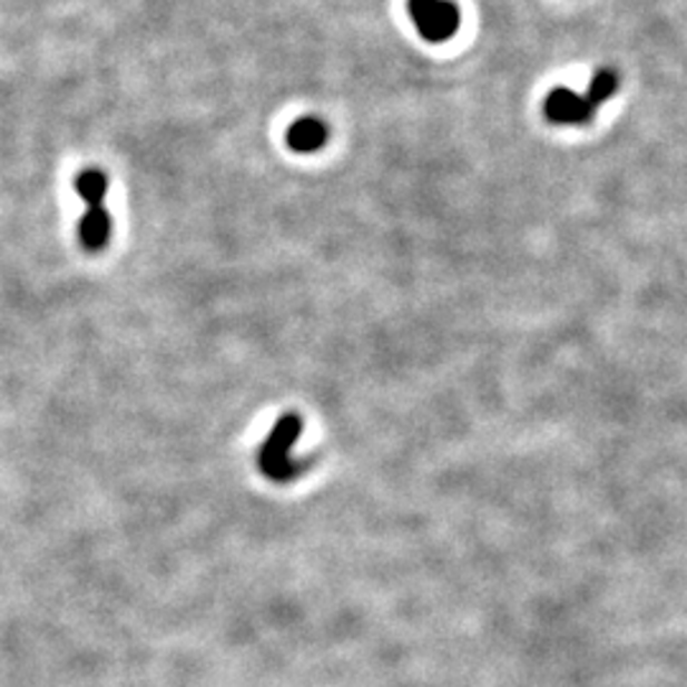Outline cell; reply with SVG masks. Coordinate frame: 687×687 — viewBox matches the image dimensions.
I'll return each mask as SVG.
<instances>
[{"mask_svg":"<svg viewBox=\"0 0 687 687\" xmlns=\"http://www.w3.org/2000/svg\"><path fill=\"white\" fill-rule=\"evenodd\" d=\"M326 140L328 128L324 120L318 118H301L285 133V143H288V148L296 150V154H316V150L326 146Z\"/></svg>","mask_w":687,"mask_h":687,"instance_id":"5","label":"cell"},{"mask_svg":"<svg viewBox=\"0 0 687 687\" xmlns=\"http://www.w3.org/2000/svg\"><path fill=\"white\" fill-rule=\"evenodd\" d=\"M112 235V217L110 212L105 209V204H97V207H87V214L79 222V243L89 253H100L107 247Z\"/></svg>","mask_w":687,"mask_h":687,"instance_id":"4","label":"cell"},{"mask_svg":"<svg viewBox=\"0 0 687 687\" xmlns=\"http://www.w3.org/2000/svg\"><path fill=\"white\" fill-rule=\"evenodd\" d=\"M107 186H110V178L102 171V168H85L75 178V189L82 196L87 207H97V204H105Z\"/></svg>","mask_w":687,"mask_h":687,"instance_id":"6","label":"cell"},{"mask_svg":"<svg viewBox=\"0 0 687 687\" xmlns=\"http://www.w3.org/2000/svg\"><path fill=\"white\" fill-rule=\"evenodd\" d=\"M617 89H619V77H617V71L601 69V71H596L593 79H591V85H588L586 100L591 102V105L596 107V110H599V105L609 100V97H611L614 92H617Z\"/></svg>","mask_w":687,"mask_h":687,"instance_id":"7","label":"cell"},{"mask_svg":"<svg viewBox=\"0 0 687 687\" xmlns=\"http://www.w3.org/2000/svg\"><path fill=\"white\" fill-rule=\"evenodd\" d=\"M408 13L418 33L431 43H443L459 33L461 11L453 0H408Z\"/></svg>","mask_w":687,"mask_h":687,"instance_id":"2","label":"cell"},{"mask_svg":"<svg viewBox=\"0 0 687 687\" xmlns=\"http://www.w3.org/2000/svg\"><path fill=\"white\" fill-rule=\"evenodd\" d=\"M542 110H546V118L556 125H586L593 118L596 107L586 97L576 95L573 89L556 87L550 89Z\"/></svg>","mask_w":687,"mask_h":687,"instance_id":"3","label":"cell"},{"mask_svg":"<svg viewBox=\"0 0 687 687\" xmlns=\"http://www.w3.org/2000/svg\"><path fill=\"white\" fill-rule=\"evenodd\" d=\"M301 428L303 423H301L298 413H285L278 418V423H275L271 435H267L263 443L261 457H257L261 471L267 479H273V481L296 479L303 463L291 459V449L298 441Z\"/></svg>","mask_w":687,"mask_h":687,"instance_id":"1","label":"cell"}]
</instances>
